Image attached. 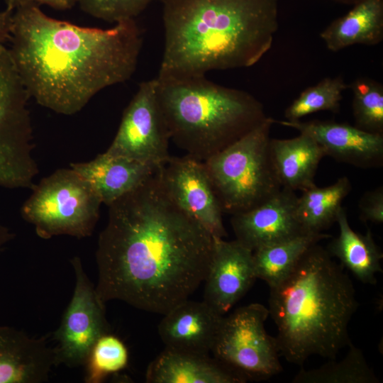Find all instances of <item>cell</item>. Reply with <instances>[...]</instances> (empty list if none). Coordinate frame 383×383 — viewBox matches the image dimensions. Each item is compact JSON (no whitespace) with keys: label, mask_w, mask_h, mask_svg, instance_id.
<instances>
[{"label":"cell","mask_w":383,"mask_h":383,"mask_svg":"<svg viewBox=\"0 0 383 383\" xmlns=\"http://www.w3.org/2000/svg\"><path fill=\"white\" fill-rule=\"evenodd\" d=\"M273 166L282 188L301 192L316 185L314 177L323 148L311 136L301 133L289 139L270 140Z\"/></svg>","instance_id":"20"},{"label":"cell","mask_w":383,"mask_h":383,"mask_svg":"<svg viewBox=\"0 0 383 383\" xmlns=\"http://www.w3.org/2000/svg\"><path fill=\"white\" fill-rule=\"evenodd\" d=\"M170 140L155 78L139 84L106 152L159 167L170 157Z\"/></svg>","instance_id":"10"},{"label":"cell","mask_w":383,"mask_h":383,"mask_svg":"<svg viewBox=\"0 0 383 383\" xmlns=\"http://www.w3.org/2000/svg\"><path fill=\"white\" fill-rule=\"evenodd\" d=\"M6 9L13 11L26 6H39L42 5L50 6L57 10H67L76 4V0H4Z\"/></svg>","instance_id":"31"},{"label":"cell","mask_w":383,"mask_h":383,"mask_svg":"<svg viewBox=\"0 0 383 383\" xmlns=\"http://www.w3.org/2000/svg\"><path fill=\"white\" fill-rule=\"evenodd\" d=\"M23 204V219L42 238L91 235L99 217V197L89 183L72 168L57 170L32 187Z\"/></svg>","instance_id":"7"},{"label":"cell","mask_w":383,"mask_h":383,"mask_svg":"<svg viewBox=\"0 0 383 383\" xmlns=\"http://www.w3.org/2000/svg\"><path fill=\"white\" fill-rule=\"evenodd\" d=\"M160 167V166H159ZM108 206L143 183L158 167L104 152L86 162L71 163Z\"/></svg>","instance_id":"19"},{"label":"cell","mask_w":383,"mask_h":383,"mask_svg":"<svg viewBox=\"0 0 383 383\" xmlns=\"http://www.w3.org/2000/svg\"><path fill=\"white\" fill-rule=\"evenodd\" d=\"M128 360V350L123 342L106 333L96 341L86 363V380L99 382L106 375L125 368Z\"/></svg>","instance_id":"28"},{"label":"cell","mask_w":383,"mask_h":383,"mask_svg":"<svg viewBox=\"0 0 383 383\" xmlns=\"http://www.w3.org/2000/svg\"><path fill=\"white\" fill-rule=\"evenodd\" d=\"M274 122L311 136L323 148L326 155L339 162L365 169L383 165L382 134L334 121L274 120Z\"/></svg>","instance_id":"15"},{"label":"cell","mask_w":383,"mask_h":383,"mask_svg":"<svg viewBox=\"0 0 383 383\" xmlns=\"http://www.w3.org/2000/svg\"><path fill=\"white\" fill-rule=\"evenodd\" d=\"M257 279L252 251L236 240L215 238L204 279V301L224 316L250 289Z\"/></svg>","instance_id":"13"},{"label":"cell","mask_w":383,"mask_h":383,"mask_svg":"<svg viewBox=\"0 0 383 383\" xmlns=\"http://www.w3.org/2000/svg\"><path fill=\"white\" fill-rule=\"evenodd\" d=\"M350 88L353 93V112L355 126L383 135V88L372 79L360 78Z\"/></svg>","instance_id":"27"},{"label":"cell","mask_w":383,"mask_h":383,"mask_svg":"<svg viewBox=\"0 0 383 383\" xmlns=\"http://www.w3.org/2000/svg\"><path fill=\"white\" fill-rule=\"evenodd\" d=\"M338 1H343V2H350V1H357V0H338Z\"/></svg>","instance_id":"34"},{"label":"cell","mask_w":383,"mask_h":383,"mask_svg":"<svg viewBox=\"0 0 383 383\" xmlns=\"http://www.w3.org/2000/svg\"><path fill=\"white\" fill-rule=\"evenodd\" d=\"M352 189L344 176L327 187L314 185L302 192L296 202V216L306 233H322L336 222L342 203Z\"/></svg>","instance_id":"23"},{"label":"cell","mask_w":383,"mask_h":383,"mask_svg":"<svg viewBox=\"0 0 383 383\" xmlns=\"http://www.w3.org/2000/svg\"><path fill=\"white\" fill-rule=\"evenodd\" d=\"M155 79L170 140L198 160L221 152L267 118L252 95L206 76Z\"/></svg>","instance_id":"5"},{"label":"cell","mask_w":383,"mask_h":383,"mask_svg":"<svg viewBox=\"0 0 383 383\" xmlns=\"http://www.w3.org/2000/svg\"><path fill=\"white\" fill-rule=\"evenodd\" d=\"M336 223L339 234L328 243L326 250L357 279L364 284H376V274L382 272L383 254L375 243L371 231L368 229L365 234L355 232L349 224L343 207L338 213Z\"/></svg>","instance_id":"21"},{"label":"cell","mask_w":383,"mask_h":383,"mask_svg":"<svg viewBox=\"0 0 383 383\" xmlns=\"http://www.w3.org/2000/svg\"><path fill=\"white\" fill-rule=\"evenodd\" d=\"M13 233L6 226L0 223V253L13 238Z\"/></svg>","instance_id":"33"},{"label":"cell","mask_w":383,"mask_h":383,"mask_svg":"<svg viewBox=\"0 0 383 383\" xmlns=\"http://www.w3.org/2000/svg\"><path fill=\"white\" fill-rule=\"evenodd\" d=\"M358 306L343 267L318 243L311 246L270 288L269 316L280 355L299 366L312 355L335 359L351 342L348 326Z\"/></svg>","instance_id":"4"},{"label":"cell","mask_w":383,"mask_h":383,"mask_svg":"<svg viewBox=\"0 0 383 383\" xmlns=\"http://www.w3.org/2000/svg\"><path fill=\"white\" fill-rule=\"evenodd\" d=\"M71 263L75 286L60 326L54 334L57 342L54 350L56 364L75 367L86 365L95 343L106 333L107 323L105 305L97 298L81 260L74 257Z\"/></svg>","instance_id":"11"},{"label":"cell","mask_w":383,"mask_h":383,"mask_svg":"<svg viewBox=\"0 0 383 383\" xmlns=\"http://www.w3.org/2000/svg\"><path fill=\"white\" fill-rule=\"evenodd\" d=\"M274 120L267 117L240 139L204 161L223 213L233 216L252 209L282 188L269 147Z\"/></svg>","instance_id":"6"},{"label":"cell","mask_w":383,"mask_h":383,"mask_svg":"<svg viewBox=\"0 0 383 383\" xmlns=\"http://www.w3.org/2000/svg\"><path fill=\"white\" fill-rule=\"evenodd\" d=\"M278 6L279 0H163L157 77H202L256 64L272 45Z\"/></svg>","instance_id":"3"},{"label":"cell","mask_w":383,"mask_h":383,"mask_svg":"<svg viewBox=\"0 0 383 383\" xmlns=\"http://www.w3.org/2000/svg\"><path fill=\"white\" fill-rule=\"evenodd\" d=\"M163 315L158 333L165 348L200 355L211 351L223 318L205 301L189 299Z\"/></svg>","instance_id":"16"},{"label":"cell","mask_w":383,"mask_h":383,"mask_svg":"<svg viewBox=\"0 0 383 383\" xmlns=\"http://www.w3.org/2000/svg\"><path fill=\"white\" fill-rule=\"evenodd\" d=\"M152 0H76L80 9L96 18L117 23L135 19Z\"/></svg>","instance_id":"29"},{"label":"cell","mask_w":383,"mask_h":383,"mask_svg":"<svg viewBox=\"0 0 383 383\" xmlns=\"http://www.w3.org/2000/svg\"><path fill=\"white\" fill-rule=\"evenodd\" d=\"M298 196L282 188L261 204L232 216L236 240L252 251L306 233L296 216Z\"/></svg>","instance_id":"14"},{"label":"cell","mask_w":383,"mask_h":383,"mask_svg":"<svg viewBox=\"0 0 383 383\" xmlns=\"http://www.w3.org/2000/svg\"><path fill=\"white\" fill-rule=\"evenodd\" d=\"M320 36L336 52L356 44L376 45L383 37V0H357L346 14L333 21Z\"/></svg>","instance_id":"22"},{"label":"cell","mask_w":383,"mask_h":383,"mask_svg":"<svg viewBox=\"0 0 383 383\" xmlns=\"http://www.w3.org/2000/svg\"><path fill=\"white\" fill-rule=\"evenodd\" d=\"M148 383H244L240 373L208 355L166 348L150 363Z\"/></svg>","instance_id":"18"},{"label":"cell","mask_w":383,"mask_h":383,"mask_svg":"<svg viewBox=\"0 0 383 383\" xmlns=\"http://www.w3.org/2000/svg\"><path fill=\"white\" fill-rule=\"evenodd\" d=\"M160 173L166 193L182 211L213 237L227 235L223 213L204 162L188 155L170 157Z\"/></svg>","instance_id":"12"},{"label":"cell","mask_w":383,"mask_h":383,"mask_svg":"<svg viewBox=\"0 0 383 383\" xmlns=\"http://www.w3.org/2000/svg\"><path fill=\"white\" fill-rule=\"evenodd\" d=\"M324 233H304L252 251L257 279L272 287L293 270L302 255L312 245L331 238Z\"/></svg>","instance_id":"24"},{"label":"cell","mask_w":383,"mask_h":383,"mask_svg":"<svg viewBox=\"0 0 383 383\" xmlns=\"http://www.w3.org/2000/svg\"><path fill=\"white\" fill-rule=\"evenodd\" d=\"M9 50L30 98L62 115L80 111L101 90L128 80L143 45L135 19L108 29L47 16L39 6L13 11Z\"/></svg>","instance_id":"2"},{"label":"cell","mask_w":383,"mask_h":383,"mask_svg":"<svg viewBox=\"0 0 383 383\" xmlns=\"http://www.w3.org/2000/svg\"><path fill=\"white\" fill-rule=\"evenodd\" d=\"M341 77H326L308 87L287 108V121H299L305 116L321 111L337 113L340 110L343 92L348 88Z\"/></svg>","instance_id":"26"},{"label":"cell","mask_w":383,"mask_h":383,"mask_svg":"<svg viewBox=\"0 0 383 383\" xmlns=\"http://www.w3.org/2000/svg\"><path fill=\"white\" fill-rule=\"evenodd\" d=\"M109 207L96 252L99 300L165 314L188 299L205 279L214 237L171 200L160 167Z\"/></svg>","instance_id":"1"},{"label":"cell","mask_w":383,"mask_h":383,"mask_svg":"<svg viewBox=\"0 0 383 383\" xmlns=\"http://www.w3.org/2000/svg\"><path fill=\"white\" fill-rule=\"evenodd\" d=\"M55 365V350L43 338L0 326V383L46 382Z\"/></svg>","instance_id":"17"},{"label":"cell","mask_w":383,"mask_h":383,"mask_svg":"<svg viewBox=\"0 0 383 383\" xmlns=\"http://www.w3.org/2000/svg\"><path fill=\"white\" fill-rule=\"evenodd\" d=\"M13 11L7 9L0 11V44L9 40Z\"/></svg>","instance_id":"32"},{"label":"cell","mask_w":383,"mask_h":383,"mask_svg":"<svg viewBox=\"0 0 383 383\" xmlns=\"http://www.w3.org/2000/svg\"><path fill=\"white\" fill-rule=\"evenodd\" d=\"M340 360L329 359L314 369H301L292 380L293 383H379L380 380L367 363L363 352L353 344Z\"/></svg>","instance_id":"25"},{"label":"cell","mask_w":383,"mask_h":383,"mask_svg":"<svg viewBox=\"0 0 383 383\" xmlns=\"http://www.w3.org/2000/svg\"><path fill=\"white\" fill-rule=\"evenodd\" d=\"M269 310L252 303L223 318L211 351L214 358L242 374L247 380H266L283 368L274 337L265 328Z\"/></svg>","instance_id":"9"},{"label":"cell","mask_w":383,"mask_h":383,"mask_svg":"<svg viewBox=\"0 0 383 383\" xmlns=\"http://www.w3.org/2000/svg\"><path fill=\"white\" fill-rule=\"evenodd\" d=\"M358 208L360 217L364 222H383V187L367 192L361 197Z\"/></svg>","instance_id":"30"},{"label":"cell","mask_w":383,"mask_h":383,"mask_svg":"<svg viewBox=\"0 0 383 383\" xmlns=\"http://www.w3.org/2000/svg\"><path fill=\"white\" fill-rule=\"evenodd\" d=\"M30 96L9 48L0 44V187L31 188L38 167L33 156Z\"/></svg>","instance_id":"8"}]
</instances>
